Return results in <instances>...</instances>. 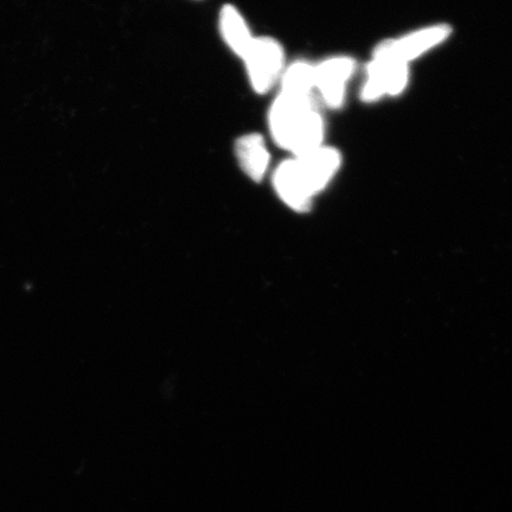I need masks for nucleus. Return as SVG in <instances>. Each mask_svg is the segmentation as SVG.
<instances>
[{
	"label": "nucleus",
	"mask_w": 512,
	"mask_h": 512,
	"mask_svg": "<svg viewBox=\"0 0 512 512\" xmlns=\"http://www.w3.org/2000/svg\"><path fill=\"white\" fill-rule=\"evenodd\" d=\"M219 23L223 41L236 56L242 59L254 40L245 17L235 6L226 4L220 11Z\"/></svg>",
	"instance_id": "6e6552de"
},
{
	"label": "nucleus",
	"mask_w": 512,
	"mask_h": 512,
	"mask_svg": "<svg viewBox=\"0 0 512 512\" xmlns=\"http://www.w3.org/2000/svg\"><path fill=\"white\" fill-rule=\"evenodd\" d=\"M281 92L293 96H312L315 91V66L297 61L285 68L281 76Z\"/></svg>",
	"instance_id": "1a4fd4ad"
},
{
	"label": "nucleus",
	"mask_w": 512,
	"mask_h": 512,
	"mask_svg": "<svg viewBox=\"0 0 512 512\" xmlns=\"http://www.w3.org/2000/svg\"><path fill=\"white\" fill-rule=\"evenodd\" d=\"M341 153L334 147L320 146L281 163L273 175L278 196L288 207L305 213L312 200L326 188L341 168Z\"/></svg>",
	"instance_id": "f257e3e1"
},
{
	"label": "nucleus",
	"mask_w": 512,
	"mask_h": 512,
	"mask_svg": "<svg viewBox=\"0 0 512 512\" xmlns=\"http://www.w3.org/2000/svg\"><path fill=\"white\" fill-rule=\"evenodd\" d=\"M354 69L355 62L350 57H332L315 66V89L322 96L325 105L331 108L343 105Z\"/></svg>",
	"instance_id": "423d86ee"
},
{
	"label": "nucleus",
	"mask_w": 512,
	"mask_h": 512,
	"mask_svg": "<svg viewBox=\"0 0 512 512\" xmlns=\"http://www.w3.org/2000/svg\"><path fill=\"white\" fill-rule=\"evenodd\" d=\"M451 34V28L446 24L433 25V27L412 32L398 40H389L380 43L375 49L374 57H384L408 64L418 59L434 47L447 40Z\"/></svg>",
	"instance_id": "20e7f679"
},
{
	"label": "nucleus",
	"mask_w": 512,
	"mask_h": 512,
	"mask_svg": "<svg viewBox=\"0 0 512 512\" xmlns=\"http://www.w3.org/2000/svg\"><path fill=\"white\" fill-rule=\"evenodd\" d=\"M255 93L266 94L277 85L285 70V51L273 37L260 36L242 57Z\"/></svg>",
	"instance_id": "7ed1b4c3"
},
{
	"label": "nucleus",
	"mask_w": 512,
	"mask_h": 512,
	"mask_svg": "<svg viewBox=\"0 0 512 512\" xmlns=\"http://www.w3.org/2000/svg\"><path fill=\"white\" fill-rule=\"evenodd\" d=\"M235 153L240 168L254 182L264 179L271 163L265 138L259 133H249L236 140Z\"/></svg>",
	"instance_id": "0eeeda50"
},
{
	"label": "nucleus",
	"mask_w": 512,
	"mask_h": 512,
	"mask_svg": "<svg viewBox=\"0 0 512 512\" xmlns=\"http://www.w3.org/2000/svg\"><path fill=\"white\" fill-rule=\"evenodd\" d=\"M408 78V64L374 57L367 67V82L362 89V99L373 102L384 95H399L405 91Z\"/></svg>",
	"instance_id": "39448f33"
},
{
	"label": "nucleus",
	"mask_w": 512,
	"mask_h": 512,
	"mask_svg": "<svg viewBox=\"0 0 512 512\" xmlns=\"http://www.w3.org/2000/svg\"><path fill=\"white\" fill-rule=\"evenodd\" d=\"M272 138L294 157L322 146L325 125L313 96L280 93L268 113Z\"/></svg>",
	"instance_id": "f03ea898"
}]
</instances>
